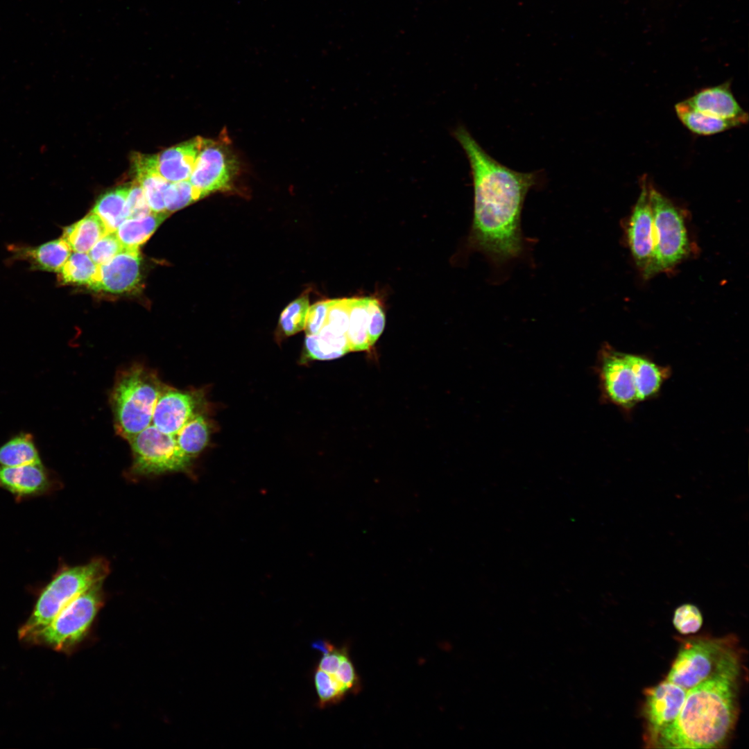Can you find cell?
Masks as SVG:
<instances>
[{"label":"cell","instance_id":"7a4b0ae2","mask_svg":"<svg viewBox=\"0 0 749 749\" xmlns=\"http://www.w3.org/2000/svg\"><path fill=\"white\" fill-rule=\"evenodd\" d=\"M739 673V657L734 648L711 677L687 691L676 718L648 737V743L661 748L721 747L737 721Z\"/></svg>","mask_w":749,"mask_h":749},{"label":"cell","instance_id":"ffe728a7","mask_svg":"<svg viewBox=\"0 0 749 749\" xmlns=\"http://www.w3.org/2000/svg\"><path fill=\"white\" fill-rule=\"evenodd\" d=\"M0 486L16 495L28 496L45 492L50 487V480L42 463L0 466Z\"/></svg>","mask_w":749,"mask_h":749},{"label":"cell","instance_id":"2e32d148","mask_svg":"<svg viewBox=\"0 0 749 749\" xmlns=\"http://www.w3.org/2000/svg\"><path fill=\"white\" fill-rule=\"evenodd\" d=\"M139 249L125 248L108 262L99 266L96 290L123 293L133 290L140 280Z\"/></svg>","mask_w":749,"mask_h":749},{"label":"cell","instance_id":"ac0fdd59","mask_svg":"<svg viewBox=\"0 0 749 749\" xmlns=\"http://www.w3.org/2000/svg\"><path fill=\"white\" fill-rule=\"evenodd\" d=\"M12 259L27 261L34 270L58 273L71 253V249L62 238L54 239L37 246H10Z\"/></svg>","mask_w":749,"mask_h":749},{"label":"cell","instance_id":"4316f807","mask_svg":"<svg viewBox=\"0 0 749 749\" xmlns=\"http://www.w3.org/2000/svg\"><path fill=\"white\" fill-rule=\"evenodd\" d=\"M366 297L350 298L347 338L351 352L364 351L374 345L369 334Z\"/></svg>","mask_w":749,"mask_h":749},{"label":"cell","instance_id":"cb8c5ba5","mask_svg":"<svg viewBox=\"0 0 749 749\" xmlns=\"http://www.w3.org/2000/svg\"><path fill=\"white\" fill-rule=\"evenodd\" d=\"M130 184L106 191L96 202L91 212L96 214L110 232H114L128 218L127 197Z\"/></svg>","mask_w":749,"mask_h":749},{"label":"cell","instance_id":"9c48e42d","mask_svg":"<svg viewBox=\"0 0 749 749\" xmlns=\"http://www.w3.org/2000/svg\"><path fill=\"white\" fill-rule=\"evenodd\" d=\"M237 172V161L223 138L204 139L189 180L203 198L230 189Z\"/></svg>","mask_w":749,"mask_h":749},{"label":"cell","instance_id":"d6a6232c","mask_svg":"<svg viewBox=\"0 0 749 749\" xmlns=\"http://www.w3.org/2000/svg\"><path fill=\"white\" fill-rule=\"evenodd\" d=\"M126 248L114 232L102 236L87 252L92 260L98 266L108 262Z\"/></svg>","mask_w":749,"mask_h":749},{"label":"cell","instance_id":"74e56055","mask_svg":"<svg viewBox=\"0 0 749 749\" xmlns=\"http://www.w3.org/2000/svg\"><path fill=\"white\" fill-rule=\"evenodd\" d=\"M330 300L319 301L309 307L304 330L306 335L317 334L325 324Z\"/></svg>","mask_w":749,"mask_h":749},{"label":"cell","instance_id":"e575fe53","mask_svg":"<svg viewBox=\"0 0 749 749\" xmlns=\"http://www.w3.org/2000/svg\"><path fill=\"white\" fill-rule=\"evenodd\" d=\"M128 218L145 216L152 212L139 183L135 180L130 184L127 197Z\"/></svg>","mask_w":749,"mask_h":749},{"label":"cell","instance_id":"5b68a950","mask_svg":"<svg viewBox=\"0 0 749 749\" xmlns=\"http://www.w3.org/2000/svg\"><path fill=\"white\" fill-rule=\"evenodd\" d=\"M649 199L653 217L654 248L651 260L643 270L646 278L671 268L689 251L682 210L651 185Z\"/></svg>","mask_w":749,"mask_h":749},{"label":"cell","instance_id":"4dcf8cb0","mask_svg":"<svg viewBox=\"0 0 749 749\" xmlns=\"http://www.w3.org/2000/svg\"><path fill=\"white\" fill-rule=\"evenodd\" d=\"M314 682L318 696V705L320 707L338 703L347 694L345 688L334 675L318 668L315 671Z\"/></svg>","mask_w":749,"mask_h":749},{"label":"cell","instance_id":"9a60e30c","mask_svg":"<svg viewBox=\"0 0 749 749\" xmlns=\"http://www.w3.org/2000/svg\"><path fill=\"white\" fill-rule=\"evenodd\" d=\"M682 101L705 115L731 121L739 126L748 121V113L737 101L728 82L704 88Z\"/></svg>","mask_w":749,"mask_h":749},{"label":"cell","instance_id":"30bf717a","mask_svg":"<svg viewBox=\"0 0 749 749\" xmlns=\"http://www.w3.org/2000/svg\"><path fill=\"white\" fill-rule=\"evenodd\" d=\"M601 390L606 399L622 408L637 404L634 374L627 353L605 344L601 349L597 365Z\"/></svg>","mask_w":749,"mask_h":749},{"label":"cell","instance_id":"44dd1931","mask_svg":"<svg viewBox=\"0 0 749 749\" xmlns=\"http://www.w3.org/2000/svg\"><path fill=\"white\" fill-rule=\"evenodd\" d=\"M627 358L634 374L638 402L656 395L669 377L670 368L659 365L642 355L627 353Z\"/></svg>","mask_w":749,"mask_h":749},{"label":"cell","instance_id":"6da1fadb","mask_svg":"<svg viewBox=\"0 0 749 749\" xmlns=\"http://www.w3.org/2000/svg\"><path fill=\"white\" fill-rule=\"evenodd\" d=\"M471 169L474 189L472 241L496 266L519 257L524 239L521 228L524 203L538 182L537 172L513 170L491 157L463 126L454 131Z\"/></svg>","mask_w":749,"mask_h":749},{"label":"cell","instance_id":"d4e9b609","mask_svg":"<svg viewBox=\"0 0 749 749\" xmlns=\"http://www.w3.org/2000/svg\"><path fill=\"white\" fill-rule=\"evenodd\" d=\"M169 214L151 212L143 217L128 218L116 230V234L126 248L139 249Z\"/></svg>","mask_w":749,"mask_h":749},{"label":"cell","instance_id":"8d00e7d4","mask_svg":"<svg viewBox=\"0 0 749 749\" xmlns=\"http://www.w3.org/2000/svg\"><path fill=\"white\" fill-rule=\"evenodd\" d=\"M366 309L369 316V334L373 344L382 334L386 318L384 312L378 300L366 297Z\"/></svg>","mask_w":749,"mask_h":749},{"label":"cell","instance_id":"3957f363","mask_svg":"<svg viewBox=\"0 0 749 749\" xmlns=\"http://www.w3.org/2000/svg\"><path fill=\"white\" fill-rule=\"evenodd\" d=\"M164 386L155 371L140 364L118 373L111 393L117 434L128 441L151 424Z\"/></svg>","mask_w":749,"mask_h":749},{"label":"cell","instance_id":"5bb4252c","mask_svg":"<svg viewBox=\"0 0 749 749\" xmlns=\"http://www.w3.org/2000/svg\"><path fill=\"white\" fill-rule=\"evenodd\" d=\"M350 298L330 300L326 321L313 335L314 347L326 359H335L350 352L347 338Z\"/></svg>","mask_w":749,"mask_h":749},{"label":"cell","instance_id":"8fae6325","mask_svg":"<svg viewBox=\"0 0 749 749\" xmlns=\"http://www.w3.org/2000/svg\"><path fill=\"white\" fill-rule=\"evenodd\" d=\"M205 404L200 390H181L164 386L154 408L152 423L163 433L175 436Z\"/></svg>","mask_w":749,"mask_h":749},{"label":"cell","instance_id":"f35d334b","mask_svg":"<svg viewBox=\"0 0 749 749\" xmlns=\"http://www.w3.org/2000/svg\"><path fill=\"white\" fill-rule=\"evenodd\" d=\"M313 648L321 651L323 655L331 651L335 646L327 640L318 639L311 644Z\"/></svg>","mask_w":749,"mask_h":749},{"label":"cell","instance_id":"7c38bea8","mask_svg":"<svg viewBox=\"0 0 749 749\" xmlns=\"http://www.w3.org/2000/svg\"><path fill=\"white\" fill-rule=\"evenodd\" d=\"M649 184L644 177L641 191L627 226L628 243L637 266L642 271L649 264L654 248L653 217L649 199Z\"/></svg>","mask_w":749,"mask_h":749},{"label":"cell","instance_id":"8992f818","mask_svg":"<svg viewBox=\"0 0 749 749\" xmlns=\"http://www.w3.org/2000/svg\"><path fill=\"white\" fill-rule=\"evenodd\" d=\"M728 638H696L680 648L666 680L688 691L711 677L734 648Z\"/></svg>","mask_w":749,"mask_h":749},{"label":"cell","instance_id":"d6986e66","mask_svg":"<svg viewBox=\"0 0 749 749\" xmlns=\"http://www.w3.org/2000/svg\"><path fill=\"white\" fill-rule=\"evenodd\" d=\"M204 138L196 137L157 155L159 170L169 182L189 180Z\"/></svg>","mask_w":749,"mask_h":749},{"label":"cell","instance_id":"277c9868","mask_svg":"<svg viewBox=\"0 0 749 749\" xmlns=\"http://www.w3.org/2000/svg\"><path fill=\"white\" fill-rule=\"evenodd\" d=\"M109 571L108 562L98 558L60 572L42 592L33 614L19 630V637H34L74 598L102 583Z\"/></svg>","mask_w":749,"mask_h":749},{"label":"cell","instance_id":"e0dca14e","mask_svg":"<svg viewBox=\"0 0 749 749\" xmlns=\"http://www.w3.org/2000/svg\"><path fill=\"white\" fill-rule=\"evenodd\" d=\"M131 163L135 180L141 187L152 212L167 213L164 197L170 182L160 172L157 155L134 153Z\"/></svg>","mask_w":749,"mask_h":749},{"label":"cell","instance_id":"ba28073f","mask_svg":"<svg viewBox=\"0 0 749 749\" xmlns=\"http://www.w3.org/2000/svg\"><path fill=\"white\" fill-rule=\"evenodd\" d=\"M101 584L94 585L74 598L34 638L55 649L67 647L81 639L102 604Z\"/></svg>","mask_w":749,"mask_h":749},{"label":"cell","instance_id":"f546056e","mask_svg":"<svg viewBox=\"0 0 749 749\" xmlns=\"http://www.w3.org/2000/svg\"><path fill=\"white\" fill-rule=\"evenodd\" d=\"M309 307L308 294H303L282 311L279 327L285 336H292L304 329Z\"/></svg>","mask_w":749,"mask_h":749},{"label":"cell","instance_id":"7402d4cb","mask_svg":"<svg viewBox=\"0 0 749 749\" xmlns=\"http://www.w3.org/2000/svg\"><path fill=\"white\" fill-rule=\"evenodd\" d=\"M109 232L102 219L91 212L80 221L64 227L62 237L73 252H87Z\"/></svg>","mask_w":749,"mask_h":749},{"label":"cell","instance_id":"484cf974","mask_svg":"<svg viewBox=\"0 0 749 749\" xmlns=\"http://www.w3.org/2000/svg\"><path fill=\"white\" fill-rule=\"evenodd\" d=\"M42 463L34 438L29 433H20L0 446V466L17 467Z\"/></svg>","mask_w":749,"mask_h":749},{"label":"cell","instance_id":"83f0119b","mask_svg":"<svg viewBox=\"0 0 749 749\" xmlns=\"http://www.w3.org/2000/svg\"><path fill=\"white\" fill-rule=\"evenodd\" d=\"M210 426L202 413L190 420L174 436L183 454L193 461L207 447Z\"/></svg>","mask_w":749,"mask_h":749},{"label":"cell","instance_id":"603a6c76","mask_svg":"<svg viewBox=\"0 0 749 749\" xmlns=\"http://www.w3.org/2000/svg\"><path fill=\"white\" fill-rule=\"evenodd\" d=\"M62 284L86 285L96 290L99 280V266L87 252H74L58 273Z\"/></svg>","mask_w":749,"mask_h":749},{"label":"cell","instance_id":"f1b7e54d","mask_svg":"<svg viewBox=\"0 0 749 749\" xmlns=\"http://www.w3.org/2000/svg\"><path fill=\"white\" fill-rule=\"evenodd\" d=\"M675 110L682 123L691 132L698 135H712L739 127L733 121L714 118L697 112L683 101L675 105Z\"/></svg>","mask_w":749,"mask_h":749},{"label":"cell","instance_id":"d590c367","mask_svg":"<svg viewBox=\"0 0 749 749\" xmlns=\"http://www.w3.org/2000/svg\"><path fill=\"white\" fill-rule=\"evenodd\" d=\"M336 678L343 685L347 693H357L361 689V682L347 652L342 658L334 673Z\"/></svg>","mask_w":749,"mask_h":749},{"label":"cell","instance_id":"836d02e7","mask_svg":"<svg viewBox=\"0 0 749 749\" xmlns=\"http://www.w3.org/2000/svg\"><path fill=\"white\" fill-rule=\"evenodd\" d=\"M673 623L680 633H694L697 632L702 626V614L695 605L685 603L675 609Z\"/></svg>","mask_w":749,"mask_h":749},{"label":"cell","instance_id":"1f68e13d","mask_svg":"<svg viewBox=\"0 0 749 749\" xmlns=\"http://www.w3.org/2000/svg\"><path fill=\"white\" fill-rule=\"evenodd\" d=\"M164 199L166 212L169 214L194 203L200 197L189 180H186L170 182Z\"/></svg>","mask_w":749,"mask_h":749},{"label":"cell","instance_id":"52a82bcc","mask_svg":"<svg viewBox=\"0 0 749 749\" xmlns=\"http://www.w3.org/2000/svg\"><path fill=\"white\" fill-rule=\"evenodd\" d=\"M132 452L131 472L139 476L187 472L192 460L178 446L174 436L153 424L128 440Z\"/></svg>","mask_w":749,"mask_h":749},{"label":"cell","instance_id":"4fadbf2b","mask_svg":"<svg viewBox=\"0 0 749 749\" xmlns=\"http://www.w3.org/2000/svg\"><path fill=\"white\" fill-rule=\"evenodd\" d=\"M687 691L665 679L645 691L644 714L648 737L671 723L678 716Z\"/></svg>","mask_w":749,"mask_h":749}]
</instances>
